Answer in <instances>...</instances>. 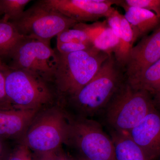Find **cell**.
<instances>
[{
	"instance_id": "1",
	"label": "cell",
	"mask_w": 160,
	"mask_h": 160,
	"mask_svg": "<svg viewBox=\"0 0 160 160\" xmlns=\"http://www.w3.org/2000/svg\"><path fill=\"white\" fill-rule=\"evenodd\" d=\"M57 52L58 61L53 84L60 104L65 106L67 101L92 79L109 56L94 47L69 53L62 54L57 50Z\"/></svg>"
},
{
	"instance_id": "2",
	"label": "cell",
	"mask_w": 160,
	"mask_h": 160,
	"mask_svg": "<svg viewBox=\"0 0 160 160\" xmlns=\"http://www.w3.org/2000/svg\"><path fill=\"white\" fill-rule=\"evenodd\" d=\"M123 68L119 66L113 54L109 56L97 73L74 97L66 102L76 112V115L86 118L106 109L112 98L126 82Z\"/></svg>"
},
{
	"instance_id": "3",
	"label": "cell",
	"mask_w": 160,
	"mask_h": 160,
	"mask_svg": "<svg viewBox=\"0 0 160 160\" xmlns=\"http://www.w3.org/2000/svg\"><path fill=\"white\" fill-rule=\"evenodd\" d=\"M3 63L6 96L14 109L42 110L61 104L53 83Z\"/></svg>"
},
{
	"instance_id": "4",
	"label": "cell",
	"mask_w": 160,
	"mask_h": 160,
	"mask_svg": "<svg viewBox=\"0 0 160 160\" xmlns=\"http://www.w3.org/2000/svg\"><path fill=\"white\" fill-rule=\"evenodd\" d=\"M149 92L135 89L126 82L105 109V118L112 130L127 133L155 109Z\"/></svg>"
},
{
	"instance_id": "5",
	"label": "cell",
	"mask_w": 160,
	"mask_h": 160,
	"mask_svg": "<svg viewBox=\"0 0 160 160\" xmlns=\"http://www.w3.org/2000/svg\"><path fill=\"white\" fill-rule=\"evenodd\" d=\"M69 118V112L61 104L42 109L35 117L21 142L39 155L56 151L66 142Z\"/></svg>"
},
{
	"instance_id": "6",
	"label": "cell",
	"mask_w": 160,
	"mask_h": 160,
	"mask_svg": "<svg viewBox=\"0 0 160 160\" xmlns=\"http://www.w3.org/2000/svg\"><path fill=\"white\" fill-rule=\"evenodd\" d=\"M76 149L86 160H116L111 138L99 123L89 118L69 113L65 144Z\"/></svg>"
},
{
	"instance_id": "7",
	"label": "cell",
	"mask_w": 160,
	"mask_h": 160,
	"mask_svg": "<svg viewBox=\"0 0 160 160\" xmlns=\"http://www.w3.org/2000/svg\"><path fill=\"white\" fill-rule=\"evenodd\" d=\"M58 61L56 49L38 40L24 38L2 61L10 69L28 72L53 83Z\"/></svg>"
},
{
	"instance_id": "8",
	"label": "cell",
	"mask_w": 160,
	"mask_h": 160,
	"mask_svg": "<svg viewBox=\"0 0 160 160\" xmlns=\"http://www.w3.org/2000/svg\"><path fill=\"white\" fill-rule=\"evenodd\" d=\"M10 22L24 37L38 40L49 45L52 38L78 23L49 9L39 1L25 10L17 19Z\"/></svg>"
},
{
	"instance_id": "9",
	"label": "cell",
	"mask_w": 160,
	"mask_h": 160,
	"mask_svg": "<svg viewBox=\"0 0 160 160\" xmlns=\"http://www.w3.org/2000/svg\"><path fill=\"white\" fill-rule=\"evenodd\" d=\"M49 9L57 11L78 23L97 22L107 18L115 9L116 0H40Z\"/></svg>"
},
{
	"instance_id": "10",
	"label": "cell",
	"mask_w": 160,
	"mask_h": 160,
	"mask_svg": "<svg viewBox=\"0 0 160 160\" xmlns=\"http://www.w3.org/2000/svg\"><path fill=\"white\" fill-rule=\"evenodd\" d=\"M160 59V26L133 46L126 64V81L137 76Z\"/></svg>"
},
{
	"instance_id": "11",
	"label": "cell",
	"mask_w": 160,
	"mask_h": 160,
	"mask_svg": "<svg viewBox=\"0 0 160 160\" xmlns=\"http://www.w3.org/2000/svg\"><path fill=\"white\" fill-rule=\"evenodd\" d=\"M126 133L149 159L160 157V113L156 108Z\"/></svg>"
},
{
	"instance_id": "12",
	"label": "cell",
	"mask_w": 160,
	"mask_h": 160,
	"mask_svg": "<svg viewBox=\"0 0 160 160\" xmlns=\"http://www.w3.org/2000/svg\"><path fill=\"white\" fill-rule=\"evenodd\" d=\"M41 110L12 109L0 110V139L20 143L35 117Z\"/></svg>"
},
{
	"instance_id": "13",
	"label": "cell",
	"mask_w": 160,
	"mask_h": 160,
	"mask_svg": "<svg viewBox=\"0 0 160 160\" xmlns=\"http://www.w3.org/2000/svg\"><path fill=\"white\" fill-rule=\"evenodd\" d=\"M121 7L125 10L124 17L131 26L137 39L146 36L160 26V18L152 12L138 7Z\"/></svg>"
},
{
	"instance_id": "14",
	"label": "cell",
	"mask_w": 160,
	"mask_h": 160,
	"mask_svg": "<svg viewBox=\"0 0 160 160\" xmlns=\"http://www.w3.org/2000/svg\"><path fill=\"white\" fill-rule=\"evenodd\" d=\"M116 160H150L126 133L111 130Z\"/></svg>"
},
{
	"instance_id": "15",
	"label": "cell",
	"mask_w": 160,
	"mask_h": 160,
	"mask_svg": "<svg viewBox=\"0 0 160 160\" xmlns=\"http://www.w3.org/2000/svg\"><path fill=\"white\" fill-rule=\"evenodd\" d=\"M126 82L135 89L154 94L160 89V59L137 76Z\"/></svg>"
},
{
	"instance_id": "16",
	"label": "cell",
	"mask_w": 160,
	"mask_h": 160,
	"mask_svg": "<svg viewBox=\"0 0 160 160\" xmlns=\"http://www.w3.org/2000/svg\"><path fill=\"white\" fill-rule=\"evenodd\" d=\"M122 30L119 43L113 54L119 66L124 68L129 60L133 44L137 39L131 26L124 15L122 17Z\"/></svg>"
},
{
	"instance_id": "17",
	"label": "cell",
	"mask_w": 160,
	"mask_h": 160,
	"mask_svg": "<svg viewBox=\"0 0 160 160\" xmlns=\"http://www.w3.org/2000/svg\"><path fill=\"white\" fill-rule=\"evenodd\" d=\"M24 38L11 22L3 18L0 19V59H6Z\"/></svg>"
},
{
	"instance_id": "18",
	"label": "cell",
	"mask_w": 160,
	"mask_h": 160,
	"mask_svg": "<svg viewBox=\"0 0 160 160\" xmlns=\"http://www.w3.org/2000/svg\"><path fill=\"white\" fill-rule=\"evenodd\" d=\"M92 43L96 49L110 56L113 54L117 48L119 43V39L109 26L92 41Z\"/></svg>"
},
{
	"instance_id": "19",
	"label": "cell",
	"mask_w": 160,
	"mask_h": 160,
	"mask_svg": "<svg viewBox=\"0 0 160 160\" xmlns=\"http://www.w3.org/2000/svg\"><path fill=\"white\" fill-rule=\"evenodd\" d=\"M30 0H0V16L9 22L18 18Z\"/></svg>"
},
{
	"instance_id": "20",
	"label": "cell",
	"mask_w": 160,
	"mask_h": 160,
	"mask_svg": "<svg viewBox=\"0 0 160 160\" xmlns=\"http://www.w3.org/2000/svg\"><path fill=\"white\" fill-rule=\"evenodd\" d=\"M57 37V44L66 42L92 43L85 32L73 28L64 30L58 34Z\"/></svg>"
},
{
	"instance_id": "21",
	"label": "cell",
	"mask_w": 160,
	"mask_h": 160,
	"mask_svg": "<svg viewBox=\"0 0 160 160\" xmlns=\"http://www.w3.org/2000/svg\"><path fill=\"white\" fill-rule=\"evenodd\" d=\"M115 5L146 9L154 12L160 18V0H117Z\"/></svg>"
},
{
	"instance_id": "22",
	"label": "cell",
	"mask_w": 160,
	"mask_h": 160,
	"mask_svg": "<svg viewBox=\"0 0 160 160\" xmlns=\"http://www.w3.org/2000/svg\"><path fill=\"white\" fill-rule=\"evenodd\" d=\"M108 27L109 25L106 20L102 22L97 21L90 24L78 23L73 28L81 29L85 32L92 43V41L101 34Z\"/></svg>"
},
{
	"instance_id": "23",
	"label": "cell",
	"mask_w": 160,
	"mask_h": 160,
	"mask_svg": "<svg viewBox=\"0 0 160 160\" xmlns=\"http://www.w3.org/2000/svg\"><path fill=\"white\" fill-rule=\"evenodd\" d=\"M93 47L92 43L66 42L57 44V50L62 54L88 50Z\"/></svg>"
},
{
	"instance_id": "24",
	"label": "cell",
	"mask_w": 160,
	"mask_h": 160,
	"mask_svg": "<svg viewBox=\"0 0 160 160\" xmlns=\"http://www.w3.org/2000/svg\"><path fill=\"white\" fill-rule=\"evenodd\" d=\"M14 109L6 96L3 63L0 59V110Z\"/></svg>"
},
{
	"instance_id": "25",
	"label": "cell",
	"mask_w": 160,
	"mask_h": 160,
	"mask_svg": "<svg viewBox=\"0 0 160 160\" xmlns=\"http://www.w3.org/2000/svg\"><path fill=\"white\" fill-rule=\"evenodd\" d=\"M7 160H32L30 149L22 142L11 150Z\"/></svg>"
},
{
	"instance_id": "26",
	"label": "cell",
	"mask_w": 160,
	"mask_h": 160,
	"mask_svg": "<svg viewBox=\"0 0 160 160\" xmlns=\"http://www.w3.org/2000/svg\"><path fill=\"white\" fill-rule=\"evenodd\" d=\"M10 152L6 141L0 139V160H8Z\"/></svg>"
},
{
	"instance_id": "27",
	"label": "cell",
	"mask_w": 160,
	"mask_h": 160,
	"mask_svg": "<svg viewBox=\"0 0 160 160\" xmlns=\"http://www.w3.org/2000/svg\"><path fill=\"white\" fill-rule=\"evenodd\" d=\"M55 153L56 154L57 160H72L64 152L62 146L55 151Z\"/></svg>"
},
{
	"instance_id": "28",
	"label": "cell",
	"mask_w": 160,
	"mask_h": 160,
	"mask_svg": "<svg viewBox=\"0 0 160 160\" xmlns=\"http://www.w3.org/2000/svg\"><path fill=\"white\" fill-rule=\"evenodd\" d=\"M39 160H57L55 151L40 154Z\"/></svg>"
},
{
	"instance_id": "29",
	"label": "cell",
	"mask_w": 160,
	"mask_h": 160,
	"mask_svg": "<svg viewBox=\"0 0 160 160\" xmlns=\"http://www.w3.org/2000/svg\"><path fill=\"white\" fill-rule=\"evenodd\" d=\"M154 102L160 107V89L154 93Z\"/></svg>"
},
{
	"instance_id": "30",
	"label": "cell",
	"mask_w": 160,
	"mask_h": 160,
	"mask_svg": "<svg viewBox=\"0 0 160 160\" xmlns=\"http://www.w3.org/2000/svg\"><path fill=\"white\" fill-rule=\"evenodd\" d=\"M78 160H86L85 159H84L82 158H80Z\"/></svg>"
}]
</instances>
